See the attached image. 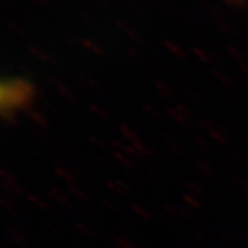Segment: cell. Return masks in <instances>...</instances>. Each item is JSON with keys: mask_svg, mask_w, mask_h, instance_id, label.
I'll use <instances>...</instances> for the list:
<instances>
[{"mask_svg": "<svg viewBox=\"0 0 248 248\" xmlns=\"http://www.w3.org/2000/svg\"><path fill=\"white\" fill-rule=\"evenodd\" d=\"M32 87L25 81L11 80L1 89V112L6 117H13L29 105L32 101Z\"/></svg>", "mask_w": 248, "mask_h": 248, "instance_id": "cell-1", "label": "cell"}]
</instances>
